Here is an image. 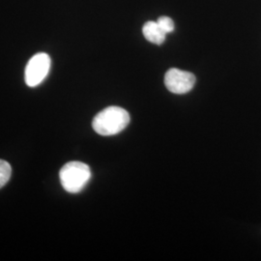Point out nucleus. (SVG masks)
<instances>
[{"label": "nucleus", "instance_id": "obj_2", "mask_svg": "<svg viewBox=\"0 0 261 261\" xmlns=\"http://www.w3.org/2000/svg\"><path fill=\"white\" fill-rule=\"evenodd\" d=\"M60 183L66 192L77 194L91 178L90 168L82 162H70L63 166L59 172Z\"/></svg>", "mask_w": 261, "mask_h": 261}, {"label": "nucleus", "instance_id": "obj_6", "mask_svg": "<svg viewBox=\"0 0 261 261\" xmlns=\"http://www.w3.org/2000/svg\"><path fill=\"white\" fill-rule=\"evenodd\" d=\"M12 174V168L6 161L0 160V189L5 186Z\"/></svg>", "mask_w": 261, "mask_h": 261}, {"label": "nucleus", "instance_id": "obj_4", "mask_svg": "<svg viewBox=\"0 0 261 261\" xmlns=\"http://www.w3.org/2000/svg\"><path fill=\"white\" fill-rule=\"evenodd\" d=\"M165 84L171 93L186 94L195 86L196 76L190 72L171 68L165 75Z\"/></svg>", "mask_w": 261, "mask_h": 261}, {"label": "nucleus", "instance_id": "obj_3", "mask_svg": "<svg viewBox=\"0 0 261 261\" xmlns=\"http://www.w3.org/2000/svg\"><path fill=\"white\" fill-rule=\"evenodd\" d=\"M50 57L45 53H40L31 57L25 68V84L29 87H35L46 77L50 69Z\"/></svg>", "mask_w": 261, "mask_h": 261}, {"label": "nucleus", "instance_id": "obj_1", "mask_svg": "<svg viewBox=\"0 0 261 261\" xmlns=\"http://www.w3.org/2000/svg\"><path fill=\"white\" fill-rule=\"evenodd\" d=\"M130 123V114L120 107H109L99 112L92 122L94 130L103 137L114 136L126 129Z\"/></svg>", "mask_w": 261, "mask_h": 261}, {"label": "nucleus", "instance_id": "obj_7", "mask_svg": "<svg viewBox=\"0 0 261 261\" xmlns=\"http://www.w3.org/2000/svg\"><path fill=\"white\" fill-rule=\"evenodd\" d=\"M157 22H158L159 25L162 28V29H163L167 34L172 32V31L174 30V22H173L172 19H170V18H168V17L163 16V17L159 18Z\"/></svg>", "mask_w": 261, "mask_h": 261}, {"label": "nucleus", "instance_id": "obj_5", "mask_svg": "<svg viewBox=\"0 0 261 261\" xmlns=\"http://www.w3.org/2000/svg\"><path fill=\"white\" fill-rule=\"evenodd\" d=\"M142 33L148 42L155 45H162L167 36V33L159 25L157 21H147L143 25Z\"/></svg>", "mask_w": 261, "mask_h": 261}]
</instances>
